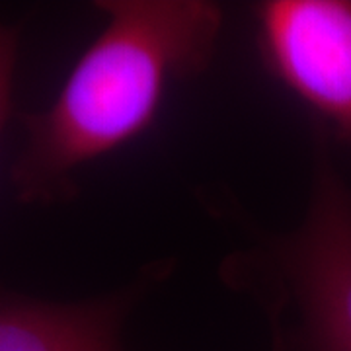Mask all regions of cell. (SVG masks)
Segmentation results:
<instances>
[{"mask_svg": "<svg viewBox=\"0 0 351 351\" xmlns=\"http://www.w3.org/2000/svg\"><path fill=\"white\" fill-rule=\"evenodd\" d=\"M18 59V32L0 22V137L12 110L14 71Z\"/></svg>", "mask_w": 351, "mask_h": 351, "instance_id": "5b68a950", "label": "cell"}, {"mask_svg": "<svg viewBox=\"0 0 351 351\" xmlns=\"http://www.w3.org/2000/svg\"><path fill=\"white\" fill-rule=\"evenodd\" d=\"M106 24L47 110L24 117L27 141L12 170L18 195H64L71 176L141 137L176 78L211 59L223 14L203 0H112Z\"/></svg>", "mask_w": 351, "mask_h": 351, "instance_id": "6da1fadb", "label": "cell"}, {"mask_svg": "<svg viewBox=\"0 0 351 351\" xmlns=\"http://www.w3.org/2000/svg\"><path fill=\"white\" fill-rule=\"evenodd\" d=\"M269 258L301 316V351H351V193L328 160L316 166L304 221Z\"/></svg>", "mask_w": 351, "mask_h": 351, "instance_id": "7a4b0ae2", "label": "cell"}, {"mask_svg": "<svg viewBox=\"0 0 351 351\" xmlns=\"http://www.w3.org/2000/svg\"><path fill=\"white\" fill-rule=\"evenodd\" d=\"M274 351H281V341H279L277 336H276V348H274Z\"/></svg>", "mask_w": 351, "mask_h": 351, "instance_id": "8992f818", "label": "cell"}, {"mask_svg": "<svg viewBox=\"0 0 351 351\" xmlns=\"http://www.w3.org/2000/svg\"><path fill=\"white\" fill-rule=\"evenodd\" d=\"M256 16L265 69L351 145V0H269Z\"/></svg>", "mask_w": 351, "mask_h": 351, "instance_id": "3957f363", "label": "cell"}, {"mask_svg": "<svg viewBox=\"0 0 351 351\" xmlns=\"http://www.w3.org/2000/svg\"><path fill=\"white\" fill-rule=\"evenodd\" d=\"M113 302H43L0 295V351H121Z\"/></svg>", "mask_w": 351, "mask_h": 351, "instance_id": "277c9868", "label": "cell"}]
</instances>
